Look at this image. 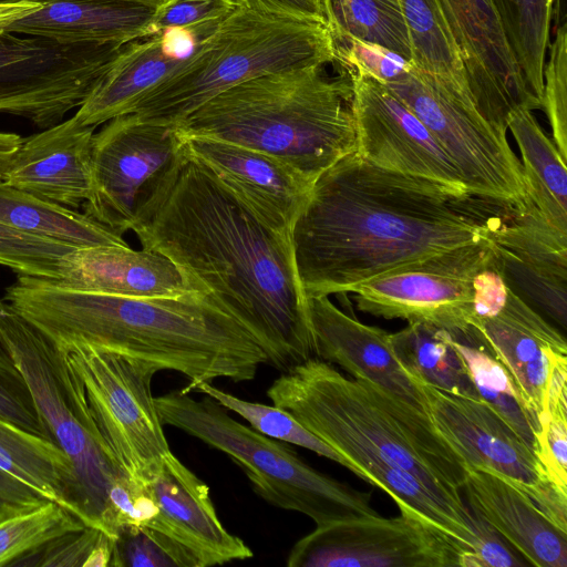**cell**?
Here are the masks:
<instances>
[{"instance_id":"25","label":"cell","mask_w":567,"mask_h":567,"mask_svg":"<svg viewBox=\"0 0 567 567\" xmlns=\"http://www.w3.org/2000/svg\"><path fill=\"white\" fill-rule=\"evenodd\" d=\"M61 270L62 278L53 281L91 292L153 298L204 291L165 256L131 246L78 248L62 260Z\"/></svg>"},{"instance_id":"51","label":"cell","mask_w":567,"mask_h":567,"mask_svg":"<svg viewBox=\"0 0 567 567\" xmlns=\"http://www.w3.org/2000/svg\"><path fill=\"white\" fill-rule=\"evenodd\" d=\"M137 4H141L143 7L150 8L152 10H159L164 8L167 3H169L172 0H127Z\"/></svg>"},{"instance_id":"46","label":"cell","mask_w":567,"mask_h":567,"mask_svg":"<svg viewBox=\"0 0 567 567\" xmlns=\"http://www.w3.org/2000/svg\"><path fill=\"white\" fill-rule=\"evenodd\" d=\"M337 62L343 66H359L382 82L395 79L411 66V62L401 55L359 40H351L337 48Z\"/></svg>"},{"instance_id":"6","label":"cell","mask_w":567,"mask_h":567,"mask_svg":"<svg viewBox=\"0 0 567 567\" xmlns=\"http://www.w3.org/2000/svg\"><path fill=\"white\" fill-rule=\"evenodd\" d=\"M337 62L328 27L237 7L175 73L131 109L140 120L175 126L212 97L247 80Z\"/></svg>"},{"instance_id":"12","label":"cell","mask_w":567,"mask_h":567,"mask_svg":"<svg viewBox=\"0 0 567 567\" xmlns=\"http://www.w3.org/2000/svg\"><path fill=\"white\" fill-rule=\"evenodd\" d=\"M423 122L454 162L474 196L523 205V166L507 136L496 131L474 106L437 90L410 66L383 82Z\"/></svg>"},{"instance_id":"13","label":"cell","mask_w":567,"mask_h":567,"mask_svg":"<svg viewBox=\"0 0 567 567\" xmlns=\"http://www.w3.org/2000/svg\"><path fill=\"white\" fill-rule=\"evenodd\" d=\"M423 391L434 426L467 470L504 477L567 532V491L551 481L535 452L487 403L429 385Z\"/></svg>"},{"instance_id":"32","label":"cell","mask_w":567,"mask_h":567,"mask_svg":"<svg viewBox=\"0 0 567 567\" xmlns=\"http://www.w3.org/2000/svg\"><path fill=\"white\" fill-rule=\"evenodd\" d=\"M390 340L401 364L422 385L480 399L446 330L425 322H410L402 330L390 333Z\"/></svg>"},{"instance_id":"5","label":"cell","mask_w":567,"mask_h":567,"mask_svg":"<svg viewBox=\"0 0 567 567\" xmlns=\"http://www.w3.org/2000/svg\"><path fill=\"white\" fill-rule=\"evenodd\" d=\"M326 65L260 75L212 97L173 126L183 137H206L277 158L313 184L357 152L348 75Z\"/></svg>"},{"instance_id":"30","label":"cell","mask_w":567,"mask_h":567,"mask_svg":"<svg viewBox=\"0 0 567 567\" xmlns=\"http://www.w3.org/2000/svg\"><path fill=\"white\" fill-rule=\"evenodd\" d=\"M0 224L75 248L130 246L122 235L72 209L0 182Z\"/></svg>"},{"instance_id":"38","label":"cell","mask_w":567,"mask_h":567,"mask_svg":"<svg viewBox=\"0 0 567 567\" xmlns=\"http://www.w3.org/2000/svg\"><path fill=\"white\" fill-rule=\"evenodd\" d=\"M115 538L103 530L85 526L66 533L16 565L38 567H109L113 564Z\"/></svg>"},{"instance_id":"28","label":"cell","mask_w":567,"mask_h":567,"mask_svg":"<svg viewBox=\"0 0 567 567\" xmlns=\"http://www.w3.org/2000/svg\"><path fill=\"white\" fill-rule=\"evenodd\" d=\"M0 470L83 522L76 476L68 455L51 440L1 416Z\"/></svg>"},{"instance_id":"22","label":"cell","mask_w":567,"mask_h":567,"mask_svg":"<svg viewBox=\"0 0 567 567\" xmlns=\"http://www.w3.org/2000/svg\"><path fill=\"white\" fill-rule=\"evenodd\" d=\"M307 305L315 357L429 414L423 385L399 361L390 333L362 323L352 307L343 311L329 297L310 298Z\"/></svg>"},{"instance_id":"48","label":"cell","mask_w":567,"mask_h":567,"mask_svg":"<svg viewBox=\"0 0 567 567\" xmlns=\"http://www.w3.org/2000/svg\"><path fill=\"white\" fill-rule=\"evenodd\" d=\"M41 498L32 488L0 470V506L7 503H32Z\"/></svg>"},{"instance_id":"49","label":"cell","mask_w":567,"mask_h":567,"mask_svg":"<svg viewBox=\"0 0 567 567\" xmlns=\"http://www.w3.org/2000/svg\"><path fill=\"white\" fill-rule=\"evenodd\" d=\"M42 3L35 0L0 2V34L7 32L13 22L33 13Z\"/></svg>"},{"instance_id":"41","label":"cell","mask_w":567,"mask_h":567,"mask_svg":"<svg viewBox=\"0 0 567 567\" xmlns=\"http://www.w3.org/2000/svg\"><path fill=\"white\" fill-rule=\"evenodd\" d=\"M549 59L544 65L542 110L551 130V138L567 161V25L556 28L550 42Z\"/></svg>"},{"instance_id":"10","label":"cell","mask_w":567,"mask_h":567,"mask_svg":"<svg viewBox=\"0 0 567 567\" xmlns=\"http://www.w3.org/2000/svg\"><path fill=\"white\" fill-rule=\"evenodd\" d=\"M123 45L64 44L1 33L0 113L23 117L42 130L62 122L82 105Z\"/></svg>"},{"instance_id":"26","label":"cell","mask_w":567,"mask_h":567,"mask_svg":"<svg viewBox=\"0 0 567 567\" xmlns=\"http://www.w3.org/2000/svg\"><path fill=\"white\" fill-rule=\"evenodd\" d=\"M461 491L468 509L491 524L529 565L567 567V532L525 492L485 470H468Z\"/></svg>"},{"instance_id":"52","label":"cell","mask_w":567,"mask_h":567,"mask_svg":"<svg viewBox=\"0 0 567 567\" xmlns=\"http://www.w3.org/2000/svg\"><path fill=\"white\" fill-rule=\"evenodd\" d=\"M316 10L320 13V16L324 19L328 25V0H308ZM329 29V28H328Z\"/></svg>"},{"instance_id":"45","label":"cell","mask_w":567,"mask_h":567,"mask_svg":"<svg viewBox=\"0 0 567 567\" xmlns=\"http://www.w3.org/2000/svg\"><path fill=\"white\" fill-rule=\"evenodd\" d=\"M471 513L474 517L476 539L472 550L464 553L462 567H522L529 565L491 524L477 514Z\"/></svg>"},{"instance_id":"19","label":"cell","mask_w":567,"mask_h":567,"mask_svg":"<svg viewBox=\"0 0 567 567\" xmlns=\"http://www.w3.org/2000/svg\"><path fill=\"white\" fill-rule=\"evenodd\" d=\"M488 239L493 265L509 289L555 326H567V230L526 196Z\"/></svg>"},{"instance_id":"50","label":"cell","mask_w":567,"mask_h":567,"mask_svg":"<svg viewBox=\"0 0 567 567\" xmlns=\"http://www.w3.org/2000/svg\"><path fill=\"white\" fill-rule=\"evenodd\" d=\"M21 142L22 137L16 133L0 132V182H3L9 165Z\"/></svg>"},{"instance_id":"23","label":"cell","mask_w":567,"mask_h":567,"mask_svg":"<svg viewBox=\"0 0 567 567\" xmlns=\"http://www.w3.org/2000/svg\"><path fill=\"white\" fill-rule=\"evenodd\" d=\"M157 513L148 528L167 535L187 548L199 567L250 558L245 542L230 534L218 518L209 487L167 453L145 482Z\"/></svg>"},{"instance_id":"21","label":"cell","mask_w":567,"mask_h":567,"mask_svg":"<svg viewBox=\"0 0 567 567\" xmlns=\"http://www.w3.org/2000/svg\"><path fill=\"white\" fill-rule=\"evenodd\" d=\"M223 20L165 29L124 44L74 116L96 127L128 114L145 93L183 66Z\"/></svg>"},{"instance_id":"35","label":"cell","mask_w":567,"mask_h":567,"mask_svg":"<svg viewBox=\"0 0 567 567\" xmlns=\"http://www.w3.org/2000/svg\"><path fill=\"white\" fill-rule=\"evenodd\" d=\"M557 0H496L508 42L523 78L542 103L544 65Z\"/></svg>"},{"instance_id":"36","label":"cell","mask_w":567,"mask_h":567,"mask_svg":"<svg viewBox=\"0 0 567 567\" xmlns=\"http://www.w3.org/2000/svg\"><path fill=\"white\" fill-rule=\"evenodd\" d=\"M507 130L522 155L524 183L539 186L567 207V161L540 127L533 111L514 110L508 116Z\"/></svg>"},{"instance_id":"33","label":"cell","mask_w":567,"mask_h":567,"mask_svg":"<svg viewBox=\"0 0 567 567\" xmlns=\"http://www.w3.org/2000/svg\"><path fill=\"white\" fill-rule=\"evenodd\" d=\"M336 50L351 40L388 49L411 62L409 32L398 0H328Z\"/></svg>"},{"instance_id":"24","label":"cell","mask_w":567,"mask_h":567,"mask_svg":"<svg viewBox=\"0 0 567 567\" xmlns=\"http://www.w3.org/2000/svg\"><path fill=\"white\" fill-rule=\"evenodd\" d=\"M95 126L76 117L22 138L3 182L38 197L76 209L92 193Z\"/></svg>"},{"instance_id":"42","label":"cell","mask_w":567,"mask_h":567,"mask_svg":"<svg viewBox=\"0 0 567 567\" xmlns=\"http://www.w3.org/2000/svg\"><path fill=\"white\" fill-rule=\"evenodd\" d=\"M566 391L549 398L536 434V455L551 481L567 491Z\"/></svg>"},{"instance_id":"7","label":"cell","mask_w":567,"mask_h":567,"mask_svg":"<svg viewBox=\"0 0 567 567\" xmlns=\"http://www.w3.org/2000/svg\"><path fill=\"white\" fill-rule=\"evenodd\" d=\"M155 405L164 425L227 454L272 506L303 514L317 526L380 515L371 506V493L318 472L284 442L234 420L208 395L195 400L184 389L173 390L155 398Z\"/></svg>"},{"instance_id":"29","label":"cell","mask_w":567,"mask_h":567,"mask_svg":"<svg viewBox=\"0 0 567 567\" xmlns=\"http://www.w3.org/2000/svg\"><path fill=\"white\" fill-rule=\"evenodd\" d=\"M411 44V65L447 96L475 106L461 52L437 0H398Z\"/></svg>"},{"instance_id":"31","label":"cell","mask_w":567,"mask_h":567,"mask_svg":"<svg viewBox=\"0 0 567 567\" xmlns=\"http://www.w3.org/2000/svg\"><path fill=\"white\" fill-rule=\"evenodd\" d=\"M450 336L480 399L487 403L536 454V434L539 426L528 411L513 374L474 326Z\"/></svg>"},{"instance_id":"53","label":"cell","mask_w":567,"mask_h":567,"mask_svg":"<svg viewBox=\"0 0 567 567\" xmlns=\"http://www.w3.org/2000/svg\"><path fill=\"white\" fill-rule=\"evenodd\" d=\"M7 1H20V0H0V2H7Z\"/></svg>"},{"instance_id":"11","label":"cell","mask_w":567,"mask_h":567,"mask_svg":"<svg viewBox=\"0 0 567 567\" xmlns=\"http://www.w3.org/2000/svg\"><path fill=\"white\" fill-rule=\"evenodd\" d=\"M491 260L484 239L393 268L351 293L357 308L371 316L464 331L472 327L475 278Z\"/></svg>"},{"instance_id":"3","label":"cell","mask_w":567,"mask_h":567,"mask_svg":"<svg viewBox=\"0 0 567 567\" xmlns=\"http://www.w3.org/2000/svg\"><path fill=\"white\" fill-rule=\"evenodd\" d=\"M267 395L400 511L473 546L474 518L461 495L468 470L427 413L317 357L282 372Z\"/></svg>"},{"instance_id":"47","label":"cell","mask_w":567,"mask_h":567,"mask_svg":"<svg viewBox=\"0 0 567 567\" xmlns=\"http://www.w3.org/2000/svg\"><path fill=\"white\" fill-rule=\"evenodd\" d=\"M239 7L260 11L267 14L318 22L326 27L327 22L308 0H235Z\"/></svg>"},{"instance_id":"15","label":"cell","mask_w":567,"mask_h":567,"mask_svg":"<svg viewBox=\"0 0 567 567\" xmlns=\"http://www.w3.org/2000/svg\"><path fill=\"white\" fill-rule=\"evenodd\" d=\"M472 326L513 374L539 426L555 378L567 372L564 334L509 289L493 260L475 278Z\"/></svg>"},{"instance_id":"14","label":"cell","mask_w":567,"mask_h":567,"mask_svg":"<svg viewBox=\"0 0 567 567\" xmlns=\"http://www.w3.org/2000/svg\"><path fill=\"white\" fill-rule=\"evenodd\" d=\"M464 546L422 518L358 517L317 526L291 548L289 567H462Z\"/></svg>"},{"instance_id":"40","label":"cell","mask_w":567,"mask_h":567,"mask_svg":"<svg viewBox=\"0 0 567 567\" xmlns=\"http://www.w3.org/2000/svg\"><path fill=\"white\" fill-rule=\"evenodd\" d=\"M199 567L183 545L148 527L126 526L118 530L112 567Z\"/></svg>"},{"instance_id":"34","label":"cell","mask_w":567,"mask_h":567,"mask_svg":"<svg viewBox=\"0 0 567 567\" xmlns=\"http://www.w3.org/2000/svg\"><path fill=\"white\" fill-rule=\"evenodd\" d=\"M86 525L61 505L41 498L0 506V566H14L51 540Z\"/></svg>"},{"instance_id":"27","label":"cell","mask_w":567,"mask_h":567,"mask_svg":"<svg viewBox=\"0 0 567 567\" xmlns=\"http://www.w3.org/2000/svg\"><path fill=\"white\" fill-rule=\"evenodd\" d=\"M33 13L7 32L40 37L64 44H126L151 34L155 10L127 0H35Z\"/></svg>"},{"instance_id":"8","label":"cell","mask_w":567,"mask_h":567,"mask_svg":"<svg viewBox=\"0 0 567 567\" xmlns=\"http://www.w3.org/2000/svg\"><path fill=\"white\" fill-rule=\"evenodd\" d=\"M0 346L21 372L50 439L73 465L83 523L112 537L109 493L127 473L102 436L80 379L65 355L4 299H0Z\"/></svg>"},{"instance_id":"17","label":"cell","mask_w":567,"mask_h":567,"mask_svg":"<svg viewBox=\"0 0 567 567\" xmlns=\"http://www.w3.org/2000/svg\"><path fill=\"white\" fill-rule=\"evenodd\" d=\"M344 69L352 87L357 153L382 168L468 193L452 158L403 101L363 69Z\"/></svg>"},{"instance_id":"39","label":"cell","mask_w":567,"mask_h":567,"mask_svg":"<svg viewBox=\"0 0 567 567\" xmlns=\"http://www.w3.org/2000/svg\"><path fill=\"white\" fill-rule=\"evenodd\" d=\"M75 249L0 224V265L17 275L60 280L62 260Z\"/></svg>"},{"instance_id":"4","label":"cell","mask_w":567,"mask_h":567,"mask_svg":"<svg viewBox=\"0 0 567 567\" xmlns=\"http://www.w3.org/2000/svg\"><path fill=\"white\" fill-rule=\"evenodd\" d=\"M3 299L64 355L90 347L199 382L250 381L267 355L208 292L137 298L68 288L17 275Z\"/></svg>"},{"instance_id":"9","label":"cell","mask_w":567,"mask_h":567,"mask_svg":"<svg viewBox=\"0 0 567 567\" xmlns=\"http://www.w3.org/2000/svg\"><path fill=\"white\" fill-rule=\"evenodd\" d=\"M65 358L118 464L132 478L147 481L171 452L151 390L158 371L142 361L90 347L76 348Z\"/></svg>"},{"instance_id":"44","label":"cell","mask_w":567,"mask_h":567,"mask_svg":"<svg viewBox=\"0 0 567 567\" xmlns=\"http://www.w3.org/2000/svg\"><path fill=\"white\" fill-rule=\"evenodd\" d=\"M237 7L235 0H172L155 12L150 31L153 34L165 29L223 20Z\"/></svg>"},{"instance_id":"16","label":"cell","mask_w":567,"mask_h":567,"mask_svg":"<svg viewBox=\"0 0 567 567\" xmlns=\"http://www.w3.org/2000/svg\"><path fill=\"white\" fill-rule=\"evenodd\" d=\"M181 148L182 138L172 126L144 122L135 114L107 121L93 135V187L83 213L123 236L141 198Z\"/></svg>"},{"instance_id":"2","label":"cell","mask_w":567,"mask_h":567,"mask_svg":"<svg viewBox=\"0 0 567 567\" xmlns=\"http://www.w3.org/2000/svg\"><path fill=\"white\" fill-rule=\"evenodd\" d=\"M513 209L354 152L315 181L295 220L299 285L307 300L347 295L404 264L488 239Z\"/></svg>"},{"instance_id":"20","label":"cell","mask_w":567,"mask_h":567,"mask_svg":"<svg viewBox=\"0 0 567 567\" xmlns=\"http://www.w3.org/2000/svg\"><path fill=\"white\" fill-rule=\"evenodd\" d=\"M181 138L184 150L261 224L290 239L312 184L261 152L206 137Z\"/></svg>"},{"instance_id":"1","label":"cell","mask_w":567,"mask_h":567,"mask_svg":"<svg viewBox=\"0 0 567 567\" xmlns=\"http://www.w3.org/2000/svg\"><path fill=\"white\" fill-rule=\"evenodd\" d=\"M130 230L174 262L287 372L315 357L291 241L261 224L183 147L141 198Z\"/></svg>"},{"instance_id":"43","label":"cell","mask_w":567,"mask_h":567,"mask_svg":"<svg viewBox=\"0 0 567 567\" xmlns=\"http://www.w3.org/2000/svg\"><path fill=\"white\" fill-rule=\"evenodd\" d=\"M0 416L16 423L31 433L51 440L37 412L29 388L21 372L1 346Z\"/></svg>"},{"instance_id":"37","label":"cell","mask_w":567,"mask_h":567,"mask_svg":"<svg viewBox=\"0 0 567 567\" xmlns=\"http://www.w3.org/2000/svg\"><path fill=\"white\" fill-rule=\"evenodd\" d=\"M190 391L213 398L226 410L233 411L245 419L250 427L274 440L290 443L310 450L339 463L355 474L353 466L337 451L319 439L287 411L276 406L239 399L210 382H199Z\"/></svg>"},{"instance_id":"18","label":"cell","mask_w":567,"mask_h":567,"mask_svg":"<svg viewBox=\"0 0 567 567\" xmlns=\"http://www.w3.org/2000/svg\"><path fill=\"white\" fill-rule=\"evenodd\" d=\"M437 2L461 52L476 109L507 136V120L514 110H542V103L523 78L496 0Z\"/></svg>"}]
</instances>
